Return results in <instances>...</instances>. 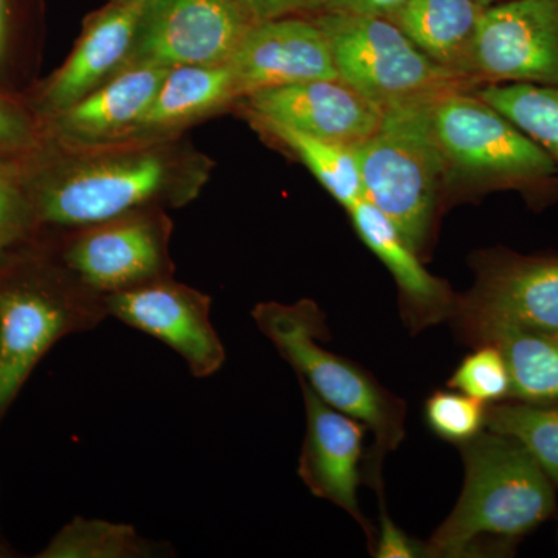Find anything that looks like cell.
Returning <instances> with one entry per match:
<instances>
[{
	"mask_svg": "<svg viewBox=\"0 0 558 558\" xmlns=\"http://www.w3.org/2000/svg\"><path fill=\"white\" fill-rule=\"evenodd\" d=\"M28 185L38 222L83 229L199 196L211 161L172 137L68 148Z\"/></svg>",
	"mask_w": 558,
	"mask_h": 558,
	"instance_id": "6da1fadb",
	"label": "cell"
},
{
	"mask_svg": "<svg viewBox=\"0 0 558 558\" xmlns=\"http://www.w3.org/2000/svg\"><path fill=\"white\" fill-rule=\"evenodd\" d=\"M465 483L457 508L428 539V557H472L484 539L509 545L556 512V490L538 462L513 438L480 433L459 446Z\"/></svg>",
	"mask_w": 558,
	"mask_h": 558,
	"instance_id": "7a4b0ae2",
	"label": "cell"
},
{
	"mask_svg": "<svg viewBox=\"0 0 558 558\" xmlns=\"http://www.w3.org/2000/svg\"><path fill=\"white\" fill-rule=\"evenodd\" d=\"M252 315L260 332L296 371L299 380L332 409L357 418L373 432L376 444L366 464V481L374 487L384 484L381 461L405 436V402L381 387L368 371L319 344L328 339V326L315 301L259 303Z\"/></svg>",
	"mask_w": 558,
	"mask_h": 558,
	"instance_id": "3957f363",
	"label": "cell"
},
{
	"mask_svg": "<svg viewBox=\"0 0 558 558\" xmlns=\"http://www.w3.org/2000/svg\"><path fill=\"white\" fill-rule=\"evenodd\" d=\"M433 98L381 109L379 130L354 146L363 199L395 223L417 255L432 238L447 186L446 161L432 126Z\"/></svg>",
	"mask_w": 558,
	"mask_h": 558,
	"instance_id": "277c9868",
	"label": "cell"
},
{
	"mask_svg": "<svg viewBox=\"0 0 558 558\" xmlns=\"http://www.w3.org/2000/svg\"><path fill=\"white\" fill-rule=\"evenodd\" d=\"M446 92L432 100V126L446 161L447 183L475 190H549L556 161L476 92Z\"/></svg>",
	"mask_w": 558,
	"mask_h": 558,
	"instance_id": "5b68a950",
	"label": "cell"
},
{
	"mask_svg": "<svg viewBox=\"0 0 558 558\" xmlns=\"http://www.w3.org/2000/svg\"><path fill=\"white\" fill-rule=\"evenodd\" d=\"M325 32L341 81L385 109L398 102L472 89V81L429 60L385 17L326 11L315 20Z\"/></svg>",
	"mask_w": 558,
	"mask_h": 558,
	"instance_id": "8992f818",
	"label": "cell"
},
{
	"mask_svg": "<svg viewBox=\"0 0 558 558\" xmlns=\"http://www.w3.org/2000/svg\"><path fill=\"white\" fill-rule=\"evenodd\" d=\"M64 250L65 270L105 296L172 278V223L163 209L132 213L83 227Z\"/></svg>",
	"mask_w": 558,
	"mask_h": 558,
	"instance_id": "52a82bcc",
	"label": "cell"
},
{
	"mask_svg": "<svg viewBox=\"0 0 558 558\" xmlns=\"http://www.w3.org/2000/svg\"><path fill=\"white\" fill-rule=\"evenodd\" d=\"M106 317L101 296L76 279L62 292L32 286L0 290V413L53 343Z\"/></svg>",
	"mask_w": 558,
	"mask_h": 558,
	"instance_id": "ba28073f",
	"label": "cell"
},
{
	"mask_svg": "<svg viewBox=\"0 0 558 558\" xmlns=\"http://www.w3.org/2000/svg\"><path fill=\"white\" fill-rule=\"evenodd\" d=\"M255 22L236 0H149L124 68L227 64Z\"/></svg>",
	"mask_w": 558,
	"mask_h": 558,
	"instance_id": "9c48e42d",
	"label": "cell"
},
{
	"mask_svg": "<svg viewBox=\"0 0 558 558\" xmlns=\"http://www.w3.org/2000/svg\"><path fill=\"white\" fill-rule=\"evenodd\" d=\"M473 269L475 286L450 318L459 332L484 323L558 332V256L490 250L475 256Z\"/></svg>",
	"mask_w": 558,
	"mask_h": 558,
	"instance_id": "30bf717a",
	"label": "cell"
},
{
	"mask_svg": "<svg viewBox=\"0 0 558 558\" xmlns=\"http://www.w3.org/2000/svg\"><path fill=\"white\" fill-rule=\"evenodd\" d=\"M473 75L488 84L558 89V0H508L483 9Z\"/></svg>",
	"mask_w": 558,
	"mask_h": 558,
	"instance_id": "8fae6325",
	"label": "cell"
},
{
	"mask_svg": "<svg viewBox=\"0 0 558 558\" xmlns=\"http://www.w3.org/2000/svg\"><path fill=\"white\" fill-rule=\"evenodd\" d=\"M108 317L142 330L178 352L196 379L215 376L226 348L211 323V299L172 278L105 296Z\"/></svg>",
	"mask_w": 558,
	"mask_h": 558,
	"instance_id": "7c38bea8",
	"label": "cell"
},
{
	"mask_svg": "<svg viewBox=\"0 0 558 558\" xmlns=\"http://www.w3.org/2000/svg\"><path fill=\"white\" fill-rule=\"evenodd\" d=\"M245 116L354 146L379 130L384 110L340 78L304 81L253 92L241 98Z\"/></svg>",
	"mask_w": 558,
	"mask_h": 558,
	"instance_id": "4fadbf2b",
	"label": "cell"
},
{
	"mask_svg": "<svg viewBox=\"0 0 558 558\" xmlns=\"http://www.w3.org/2000/svg\"><path fill=\"white\" fill-rule=\"evenodd\" d=\"M300 381L306 407V436L299 461V475L315 497L326 499L348 512L365 531L369 548L376 531L363 515L359 487L366 428L357 418L332 409L318 398L310 385Z\"/></svg>",
	"mask_w": 558,
	"mask_h": 558,
	"instance_id": "5bb4252c",
	"label": "cell"
},
{
	"mask_svg": "<svg viewBox=\"0 0 558 558\" xmlns=\"http://www.w3.org/2000/svg\"><path fill=\"white\" fill-rule=\"evenodd\" d=\"M229 65L241 98L270 87L339 78L325 32L315 21L295 17L255 22Z\"/></svg>",
	"mask_w": 558,
	"mask_h": 558,
	"instance_id": "9a60e30c",
	"label": "cell"
},
{
	"mask_svg": "<svg viewBox=\"0 0 558 558\" xmlns=\"http://www.w3.org/2000/svg\"><path fill=\"white\" fill-rule=\"evenodd\" d=\"M142 9L140 3L110 0L86 17L72 53L40 90L44 116L75 105L126 65Z\"/></svg>",
	"mask_w": 558,
	"mask_h": 558,
	"instance_id": "2e32d148",
	"label": "cell"
},
{
	"mask_svg": "<svg viewBox=\"0 0 558 558\" xmlns=\"http://www.w3.org/2000/svg\"><path fill=\"white\" fill-rule=\"evenodd\" d=\"M163 65H128L75 105L49 117L53 137L65 148H95L123 142L149 108L168 70Z\"/></svg>",
	"mask_w": 558,
	"mask_h": 558,
	"instance_id": "e0dca14e",
	"label": "cell"
},
{
	"mask_svg": "<svg viewBox=\"0 0 558 558\" xmlns=\"http://www.w3.org/2000/svg\"><path fill=\"white\" fill-rule=\"evenodd\" d=\"M348 213L360 240L395 277L403 319L411 330H424L453 317L459 296L446 281L425 269L417 253L380 209L362 197Z\"/></svg>",
	"mask_w": 558,
	"mask_h": 558,
	"instance_id": "ac0fdd59",
	"label": "cell"
},
{
	"mask_svg": "<svg viewBox=\"0 0 558 558\" xmlns=\"http://www.w3.org/2000/svg\"><path fill=\"white\" fill-rule=\"evenodd\" d=\"M240 100V87L229 62L218 65H175L168 70L149 108L121 143L172 137L175 131Z\"/></svg>",
	"mask_w": 558,
	"mask_h": 558,
	"instance_id": "d6986e66",
	"label": "cell"
},
{
	"mask_svg": "<svg viewBox=\"0 0 558 558\" xmlns=\"http://www.w3.org/2000/svg\"><path fill=\"white\" fill-rule=\"evenodd\" d=\"M481 11L475 0H407L389 21L440 68L476 81L473 49Z\"/></svg>",
	"mask_w": 558,
	"mask_h": 558,
	"instance_id": "ffe728a7",
	"label": "cell"
},
{
	"mask_svg": "<svg viewBox=\"0 0 558 558\" xmlns=\"http://www.w3.org/2000/svg\"><path fill=\"white\" fill-rule=\"evenodd\" d=\"M459 333L475 348L492 344L501 352L512 381L510 398L527 403H558V332L484 323Z\"/></svg>",
	"mask_w": 558,
	"mask_h": 558,
	"instance_id": "44dd1931",
	"label": "cell"
},
{
	"mask_svg": "<svg viewBox=\"0 0 558 558\" xmlns=\"http://www.w3.org/2000/svg\"><path fill=\"white\" fill-rule=\"evenodd\" d=\"M248 119L264 137L284 146L296 159L303 161L330 196L344 208L349 209L362 199V178L352 146L312 137L260 117L248 116Z\"/></svg>",
	"mask_w": 558,
	"mask_h": 558,
	"instance_id": "7402d4cb",
	"label": "cell"
},
{
	"mask_svg": "<svg viewBox=\"0 0 558 558\" xmlns=\"http://www.w3.org/2000/svg\"><path fill=\"white\" fill-rule=\"evenodd\" d=\"M159 543L130 524L76 517L54 535L39 558H153L168 556Z\"/></svg>",
	"mask_w": 558,
	"mask_h": 558,
	"instance_id": "603a6c76",
	"label": "cell"
},
{
	"mask_svg": "<svg viewBox=\"0 0 558 558\" xmlns=\"http://www.w3.org/2000/svg\"><path fill=\"white\" fill-rule=\"evenodd\" d=\"M556 161L558 167V89L526 83L486 84L475 90Z\"/></svg>",
	"mask_w": 558,
	"mask_h": 558,
	"instance_id": "cb8c5ba5",
	"label": "cell"
},
{
	"mask_svg": "<svg viewBox=\"0 0 558 558\" xmlns=\"http://www.w3.org/2000/svg\"><path fill=\"white\" fill-rule=\"evenodd\" d=\"M486 428L519 440L558 486V403H492Z\"/></svg>",
	"mask_w": 558,
	"mask_h": 558,
	"instance_id": "d4e9b609",
	"label": "cell"
},
{
	"mask_svg": "<svg viewBox=\"0 0 558 558\" xmlns=\"http://www.w3.org/2000/svg\"><path fill=\"white\" fill-rule=\"evenodd\" d=\"M487 405L464 392L436 391L425 402V422L447 442H469L486 428Z\"/></svg>",
	"mask_w": 558,
	"mask_h": 558,
	"instance_id": "484cf974",
	"label": "cell"
},
{
	"mask_svg": "<svg viewBox=\"0 0 558 558\" xmlns=\"http://www.w3.org/2000/svg\"><path fill=\"white\" fill-rule=\"evenodd\" d=\"M449 388L492 405L510 398V373L501 352L492 344H481L462 360L450 377Z\"/></svg>",
	"mask_w": 558,
	"mask_h": 558,
	"instance_id": "4316f807",
	"label": "cell"
},
{
	"mask_svg": "<svg viewBox=\"0 0 558 558\" xmlns=\"http://www.w3.org/2000/svg\"><path fill=\"white\" fill-rule=\"evenodd\" d=\"M35 222L38 219L27 182L0 156V252L24 240Z\"/></svg>",
	"mask_w": 558,
	"mask_h": 558,
	"instance_id": "83f0119b",
	"label": "cell"
},
{
	"mask_svg": "<svg viewBox=\"0 0 558 558\" xmlns=\"http://www.w3.org/2000/svg\"><path fill=\"white\" fill-rule=\"evenodd\" d=\"M380 499V526L374 539L371 554L377 558H414L428 557L427 545H421L410 538L402 529L389 519L384 502V486L376 488Z\"/></svg>",
	"mask_w": 558,
	"mask_h": 558,
	"instance_id": "f1b7e54d",
	"label": "cell"
},
{
	"mask_svg": "<svg viewBox=\"0 0 558 558\" xmlns=\"http://www.w3.org/2000/svg\"><path fill=\"white\" fill-rule=\"evenodd\" d=\"M35 143V130L24 110L0 97V156L21 153Z\"/></svg>",
	"mask_w": 558,
	"mask_h": 558,
	"instance_id": "f546056e",
	"label": "cell"
},
{
	"mask_svg": "<svg viewBox=\"0 0 558 558\" xmlns=\"http://www.w3.org/2000/svg\"><path fill=\"white\" fill-rule=\"evenodd\" d=\"M256 21L278 20L295 11L322 7L325 0H236Z\"/></svg>",
	"mask_w": 558,
	"mask_h": 558,
	"instance_id": "4dcf8cb0",
	"label": "cell"
},
{
	"mask_svg": "<svg viewBox=\"0 0 558 558\" xmlns=\"http://www.w3.org/2000/svg\"><path fill=\"white\" fill-rule=\"evenodd\" d=\"M407 0H325L322 9L389 20Z\"/></svg>",
	"mask_w": 558,
	"mask_h": 558,
	"instance_id": "1f68e13d",
	"label": "cell"
},
{
	"mask_svg": "<svg viewBox=\"0 0 558 558\" xmlns=\"http://www.w3.org/2000/svg\"><path fill=\"white\" fill-rule=\"evenodd\" d=\"M9 49V2L0 0V69L5 64Z\"/></svg>",
	"mask_w": 558,
	"mask_h": 558,
	"instance_id": "d6a6232c",
	"label": "cell"
},
{
	"mask_svg": "<svg viewBox=\"0 0 558 558\" xmlns=\"http://www.w3.org/2000/svg\"><path fill=\"white\" fill-rule=\"evenodd\" d=\"M475 2L478 3L481 9H487V7L495 5L498 0H475Z\"/></svg>",
	"mask_w": 558,
	"mask_h": 558,
	"instance_id": "836d02e7",
	"label": "cell"
},
{
	"mask_svg": "<svg viewBox=\"0 0 558 558\" xmlns=\"http://www.w3.org/2000/svg\"><path fill=\"white\" fill-rule=\"evenodd\" d=\"M120 2L140 3V5H145L149 0H120Z\"/></svg>",
	"mask_w": 558,
	"mask_h": 558,
	"instance_id": "e575fe53",
	"label": "cell"
}]
</instances>
